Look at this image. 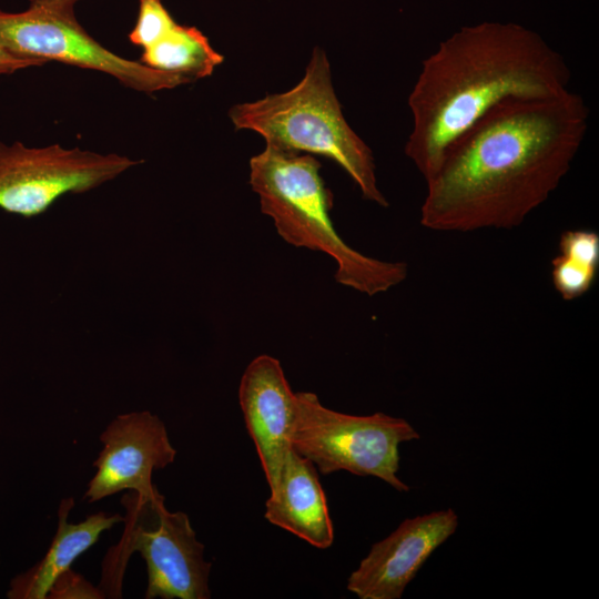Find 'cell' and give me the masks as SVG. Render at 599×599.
I'll use <instances>...</instances> for the list:
<instances>
[{
  "mask_svg": "<svg viewBox=\"0 0 599 599\" xmlns=\"http://www.w3.org/2000/svg\"><path fill=\"white\" fill-rule=\"evenodd\" d=\"M311 154L266 145L250 161V184L278 235L288 244L329 255L335 281L368 296L399 285L408 275L404 262L367 256L349 246L332 219L333 195Z\"/></svg>",
  "mask_w": 599,
  "mask_h": 599,
  "instance_id": "3957f363",
  "label": "cell"
},
{
  "mask_svg": "<svg viewBox=\"0 0 599 599\" xmlns=\"http://www.w3.org/2000/svg\"><path fill=\"white\" fill-rule=\"evenodd\" d=\"M570 78L560 53L522 24L464 26L422 63L408 97L413 128L405 154L427 180L449 143L491 108L510 98L559 94Z\"/></svg>",
  "mask_w": 599,
  "mask_h": 599,
  "instance_id": "7a4b0ae2",
  "label": "cell"
},
{
  "mask_svg": "<svg viewBox=\"0 0 599 599\" xmlns=\"http://www.w3.org/2000/svg\"><path fill=\"white\" fill-rule=\"evenodd\" d=\"M598 268L576 262L567 256L557 254L551 261V282L557 293L565 301H573L593 286Z\"/></svg>",
  "mask_w": 599,
  "mask_h": 599,
  "instance_id": "9a60e30c",
  "label": "cell"
},
{
  "mask_svg": "<svg viewBox=\"0 0 599 599\" xmlns=\"http://www.w3.org/2000/svg\"><path fill=\"white\" fill-rule=\"evenodd\" d=\"M229 115L236 129L257 132L268 146L333 160L365 200L388 206L377 185L373 152L343 115L322 49L313 50L303 79L293 89L236 104Z\"/></svg>",
  "mask_w": 599,
  "mask_h": 599,
  "instance_id": "277c9868",
  "label": "cell"
},
{
  "mask_svg": "<svg viewBox=\"0 0 599 599\" xmlns=\"http://www.w3.org/2000/svg\"><path fill=\"white\" fill-rule=\"evenodd\" d=\"M50 599H101L105 598L100 587L90 583L71 568L58 577L48 592Z\"/></svg>",
  "mask_w": 599,
  "mask_h": 599,
  "instance_id": "ac0fdd59",
  "label": "cell"
},
{
  "mask_svg": "<svg viewBox=\"0 0 599 599\" xmlns=\"http://www.w3.org/2000/svg\"><path fill=\"white\" fill-rule=\"evenodd\" d=\"M589 114L570 90L495 105L449 143L425 180L420 224L449 233L521 225L570 171Z\"/></svg>",
  "mask_w": 599,
  "mask_h": 599,
  "instance_id": "6da1fadb",
  "label": "cell"
},
{
  "mask_svg": "<svg viewBox=\"0 0 599 599\" xmlns=\"http://www.w3.org/2000/svg\"><path fill=\"white\" fill-rule=\"evenodd\" d=\"M457 526L458 516L451 508L405 519L372 546L351 573L347 589L361 599H399L429 556Z\"/></svg>",
  "mask_w": 599,
  "mask_h": 599,
  "instance_id": "30bf717a",
  "label": "cell"
},
{
  "mask_svg": "<svg viewBox=\"0 0 599 599\" xmlns=\"http://www.w3.org/2000/svg\"><path fill=\"white\" fill-rule=\"evenodd\" d=\"M30 1L24 11H0V45L10 53L99 71L146 94L187 83L180 77L120 57L100 44L77 20V0Z\"/></svg>",
  "mask_w": 599,
  "mask_h": 599,
  "instance_id": "52a82bcc",
  "label": "cell"
},
{
  "mask_svg": "<svg viewBox=\"0 0 599 599\" xmlns=\"http://www.w3.org/2000/svg\"><path fill=\"white\" fill-rule=\"evenodd\" d=\"M558 254L599 270V234L593 230L565 231L559 238Z\"/></svg>",
  "mask_w": 599,
  "mask_h": 599,
  "instance_id": "e0dca14e",
  "label": "cell"
},
{
  "mask_svg": "<svg viewBox=\"0 0 599 599\" xmlns=\"http://www.w3.org/2000/svg\"><path fill=\"white\" fill-rule=\"evenodd\" d=\"M264 517L316 548L333 544V524L316 468L293 448L284 459L275 491L266 500Z\"/></svg>",
  "mask_w": 599,
  "mask_h": 599,
  "instance_id": "7c38bea8",
  "label": "cell"
},
{
  "mask_svg": "<svg viewBox=\"0 0 599 599\" xmlns=\"http://www.w3.org/2000/svg\"><path fill=\"white\" fill-rule=\"evenodd\" d=\"M45 63L42 60L17 57L0 45V75L12 74L28 68L42 67Z\"/></svg>",
  "mask_w": 599,
  "mask_h": 599,
  "instance_id": "d6986e66",
  "label": "cell"
},
{
  "mask_svg": "<svg viewBox=\"0 0 599 599\" xmlns=\"http://www.w3.org/2000/svg\"><path fill=\"white\" fill-rule=\"evenodd\" d=\"M121 504L124 532L103 561L99 587L104 596L121 597L128 558L139 552L146 565V599H209L212 564L187 515L170 511L158 489L149 495L129 491Z\"/></svg>",
  "mask_w": 599,
  "mask_h": 599,
  "instance_id": "5b68a950",
  "label": "cell"
},
{
  "mask_svg": "<svg viewBox=\"0 0 599 599\" xmlns=\"http://www.w3.org/2000/svg\"><path fill=\"white\" fill-rule=\"evenodd\" d=\"M223 61L196 28L176 23L159 41L143 49L140 62L182 78L187 83L209 77Z\"/></svg>",
  "mask_w": 599,
  "mask_h": 599,
  "instance_id": "5bb4252c",
  "label": "cell"
},
{
  "mask_svg": "<svg viewBox=\"0 0 599 599\" xmlns=\"http://www.w3.org/2000/svg\"><path fill=\"white\" fill-rule=\"evenodd\" d=\"M140 162L60 144L32 148L19 141L0 142V209L32 217L62 195L88 192Z\"/></svg>",
  "mask_w": 599,
  "mask_h": 599,
  "instance_id": "ba28073f",
  "label": "cell"
},
{
  "mask_svg": "<svg viewBox=\"0 0 599 599\" xmlns=\"http://www.w3.org/2000/svg\"><path fill=\"white\" fill-rule=\"evenodd\" d=\"M418 438L419 434L403 418L384 413L343 414L323 406L314 393H296L292 447L323 475L345 470L374 476L398 491H408L397 476L398 447Z\"/></svg>",
  "mask_w": 599,
  "mask_h": 599,
  "instance_id": "8992f818",
  "label": "cell"
},
{
  "mask_svg": "<svg viewBox=\"0 0 599 599\" xmlns=\"http://www.w3.org/2000/svg\"><path fill=\"white\" fill-rule=\"evenodd\" d=\"M74 506L72 497L63 498L58 510V528L45 555L27 571L16 576L7 591L9 599H45L60 575L99 539L100 535L123 522L119 514L103 511L90 515L85 520L68 521Z\"/></svg>",
  "mask_w": 599,
  "mask_h": 599,
  "instance_id": "4fadbf2b",
  "label": "cell"
},
{
  "mask_svg": "<svg viewBox=\"0 0 599 599\" xmlns=\"http://www.w3.org/2000/svg\"><path fill=\"white\" fill-rule=\"evenodd\" d=\"M100 440L103 447L93 463L97 473L83 496L89 502L123 490L154 493L153 471L172 464L176 456L164 423L149 410L116 416Z\"/></svg>",
  "mask_w": 599,
  "mask_h": 599,
  "instance_id": "9c48e42d",
  "label": "cell"
},
{
  "mask_svg": "<svg viewBox=\"0 0 599 599\" xmlns=\"http://www.w3.org/2000/svg\"><path fill=\"white\" fill-rule=\"evenodd\" d=\"M175 24L162 0H139L136 22L129 39L133 44L145 49L164 37Z\"/></svg>",
  "mask_w": 599,
  "mask_h": 599,
  "instance_id": "2e32d148",
  "label": "cell"
},
{
  "mask_svg": "<svg viewBox=\"0 0 599 599\" xmlns=\"http://www.w3.org/2000/svg\"><path fill=\"white\" fill-rule=\"evenodd\" d=\"M238 402L270 490L274 493L284 459L293 448L296 408V393L292 392L276 358L260 355L247 365L238 387Z\"/></svg>",
  "mask_w": 599,
  "mask_h": 599,
  "instance_id": "8fae6325",
  "label": "cell"
}]
</instances>
